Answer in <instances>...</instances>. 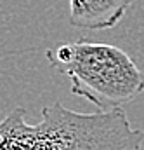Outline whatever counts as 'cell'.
Returning <instances> with one entry per match:
<instances>
[{
    "label": "cell",
    "mask_w": 144,
    "mask_h": 150,
    "mask_svg": "<svg viewBox=\"0 0 144 150\" xmlns=\"http://www.w3.org/2000/svg\"><path fill=\"white\" fill-rule=\"evenodd\" d=\"M52 68L70 77L71 93L89 100L99 112L120 108L144 93V75L120 47L78 38L45 52Z\"/></svg>",
    "instance_id": "cell-2"
},
{
    "label": "cell",
    "mask_w": 144,
    "mask_h": 150,
    "mask_svg": "<svg viewBox=\"0 0 144 150\" xmlns=\"http://www.w3.org/2000/svg\"><path fill=\"white\" fill-rule=\"evenodd\" d=\"M144 133L120 108L73 112L59 101L42 108L36 124L17 107L0 120V150H144Z\"/></svg>",
    "instance_id": "cell-1"
},
{
    "label": "cell",
    "mask_w": 144,
    "mask_h": 150,
    "mask_svg": "<svg viewBox=\"0 0 144 150\" xmlns=\"http://www.w3.org/2000/svg\"><path fill=\"white\" fill-rule=\"evenodd\" d=\"M136 0H70V25L85 30L115 28Z\"/></svg>",
    "instance_id": "cell-3"
}]
</instances>
